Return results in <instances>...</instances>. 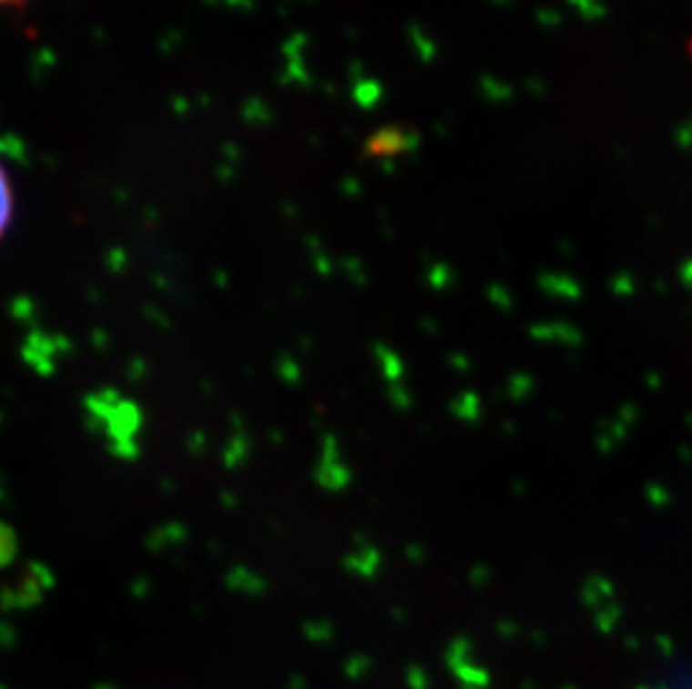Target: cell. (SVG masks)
<instances>
[{
    "label": "cell",
    "instance_id": "obj_2",
    "mask_svg": "<svg viewBox=\"0 0 692 689\" xmlns=\"http://www.w3.org/2000/svg\"><path fill=\"white\" fill-rule=\"evenodd\" d=\"M23 0H0V7H9V5H21Z\"/></svg>",
    "mask_w": 692,
    "mask_h": 689
},
{
    "label": "cell",
    "instance_id": "obj_1",
    "mask_svg": "<svg viewBox=\"0 0 692 689\" xmlns=\"http://www.w3.org/2000/svg\"><path fill=\"white\" fill-rule=\"evenodd\" d=\"M14 219V186L7 168L0 161V239L9 231Z\"/></svg>",
    "mask_w": 692,
    "mask_h": 689
}]
</instances>
